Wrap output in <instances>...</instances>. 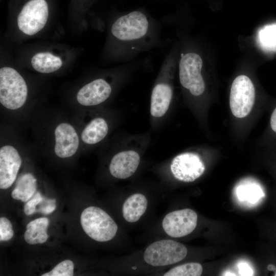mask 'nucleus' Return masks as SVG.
Returning <instances> with one entry per match:
<instances>
[{"label": "nucleus", "instance_id": "nucleus-28", "mask_svg": "<svg viewBox=\"0 0 276 276\" xmlns=\"http://www.w3.org/2000/svg\"><path fill=\"white\" fill-rule=\"evenodd\" d=\"M267 268L269 270H275L276 269L275 267L273 265H268Z\"/></svg>", "mask_w": 276, "mask_h": 276}, {"label": "nucleus", "instance_id": "nucleus-9", "mask_svg": "<svg viewBox=\"0 0 276 276\" xmlns=\"http://www.w3.org/2000/svg\"><path fill=\"white\" fill-rule=\"evenodd\" d=\"M170 169L176 179L189 182L194 181L203 174L205 166L198 154L185 152L173 159Z\"/></svg>", "mask_w": 276, "mask_h": 276}, {"label": "nucleus", "instance_id": "nucleus-29", "mask_svg": "<svg viewBox=\"0 0 276 276\" xmlns=\"http://www.w3.org/2000/svg\"><path fill=\"white\" fill-rule=\"evenodd\" d=\"M274 275H275V276H276V272L275 273V274H274Z\"/></svg>", "mask_w": 276, "mask_h": 276}, {"label": "nucleus", "instance_id": "nucleus-6", "mask_svg": "<svg viewBox=\"0 0 276 276\" xmlns=\"http://www.w3.org/2000/svg\"><path fill=\"white\" fill-rule=\"evenodd\" d=\"M202 65V59L199 54L193 52L181 54L179 62L180 83L194 96L201 95L205 90L201 75Z\"/></svg>", "mask_w": 276, "mask_h": 276}, {"label": "nucleus", "instance_id": "nucleus-16", "mask_svg": "<svg viewBox=\"0 0 276 276\" xmlns=\"http://www.w3.org/2000/svg\"><path fill=\"white\" fill-rule=\"evenodd\" d=\"M147 205V199L143 194L135 193L131 195L123 205L124 218L127 222L131 223L138 221L145 212Z\"/></svg>", "mask_w": 276, "mask_h": 276}, {"label": "nucleus", "instance_id": "nucleus-24", "mask_svg": "<svg viewBox=\"0 0 276 276\" xmlns=\"http://www.w3.org/2000/svg\"><path fill=\"white\" fill-rule=\"evenodd\" d=\"M14 235L12 225L6 217L0 218V240L7 241L10 240Z\"/></svg>", "mask_w": 276, "mask_h": 276}, {"label": "nucleus", "instance_id": "nucleus-1", "mask_svg": "<svg viewBox=\"0 0 276 276\" xmlns=\"http://www.w3.org/2000/svg\"><path fill=\"white\" fill-rule=\"evenodd\" d=\"M152 29L148 16L142 11L134 10L118 18L111 32L123 48L125 58L145 48L151 40Z\"/></svg>", "mask_w": 276, "mask_h": 276}, {"label": "nucleus", "instance_id": "nucleus-25", "mask_svg": "<svg viewBox=\"0 0 276 276\" xmlns=\"http://www.w3.org/2000/svg\"><path fill=\"white\" fill-rule=\"evenodd\" d=\"M43 198L39 191H36L34 195L28 201L24 206L25 214L29 216L36 212V206Z\"/></svg>", "mask_w": 276, "mask_h": 276}, {"label": "nucleus", "instance_id": "nucleus-18", "mask_svg": "<svg viewBox=\"0 0 276 276\" xmlns=\"http://www.w3.org/2000/svg\"><path fill=\"white\" fill-rule=\"evenodd\" d=\"M36 191L37 179L32 173L27 172L18 178L11 196L15 200L27 202Z\"/></svg>", "mask_w": 276, "mask_h": 276}, {"label": "nucleus", "instance_id": "nucleus-21", "mask_svg": "<svg viewBox=\"0 0 276 276\" xmlns=\"http://www.w3.org/2000/svg\"><path fill=\"white\" fill-rule=\"evenodd\" d=\"M261 46L267 51L276 50V24L265 26L259 32Z\"/></svg>", "mask_w": 276, "mask_h": 276}, {"label": "nucleus", "instance_id": "nucleus-15", "mask_svg": "<svg viewBox=\"0 0 276 276\" xmlns=\"http://www.w3.org/2000/svg\"><path fill=\"white\" fill-rule=\"evenodd\" d=\"M108 129V125L104 118H95L84 128L81 134V139L86 144H96L106 137Z\"/></svg>", "mask_w": 276, "mask_h": 276}, {"label": "nucleus", "instance_id": "nucleus-26", "mask_svg": "<svg viewBox=\"0 0 276 276\" xmlns=\"http://www.w3.org/2000/svg\"><path fill=\"white\" fill-rule=\"evenodd\" d=\"M39 204L40 206L37 209L36 212L45 215L49 214L56 209V199L46 198L43 197L42 200Z\"/></svg>", "mask_w": 276, "mask_h": 276}, {"label": "nucleus", "instance_id": "nucleus-14", "mask_svg": "<svg viewBox=\"0 0 276 276\" xmlns=\"http://www.w3.org/2000/svg\"><path fill=\"white\" fill-rule=\"evenodd\" d=\"M140 162V156L137 152L132 150L120 151L112 158L109 170L114 177L126 179L135 173Z\"/></svg>", "mask_w": 276, "mask_h": 276}, {"label": "nucleus", "instance_id": "nucleus-20", "mask_svg": "<svg viewBox=\"0 0 276 276\" xmlns=\"http://www.w3.org/2000/svg\"><path fill=\"white\" fill-rule=\"evenodd\" d=\"M262 191L260 187L255 183L243 182L236 188V193L240 201L246 202L252 205L260 197Z\"/></svg>", "mask_w": 276, "mask_h": 276}, {"label": "nucleus", "instance_id": "nucleus-27", "mask_svg": "<svg viewBox=\"0 0 276 276\" xmlns=\"http://www.w3.org/2000/svg\"><path fill=\"white\" fill-rule=\"evenodd\" d=\"M239 273L241 275H252L254 272L250 266L245 263H240L238 264Z\"/></svg>", "mask_w": 276, "mask_h": 276}, {"label": "nucleus", "instance_id": "nucleus-22", "mask_svg": "<svg viewBox=\"0 0 276 276\" xmlns=\"http://www.w3.org/2000/svg\"><path fill=\"white\" fill-rule=\"evenodd\" d=\"M203 268L198 263H189L175 267L166 272L164 276H199Z\"/></svg>", "mask_w": 276, "mask_h": 276}, {"label": "nucleus", "instance_id": "nucleus-19", "mask_svg": "<svg viewBox=\"0 0 276 276\" xmlns=\"http://www.w3.org/2000/svg\"><path fill=\"white\" fill-rule=\"evenodd\" d=\"M31 64L36 71L48 74L58 70L62 62L60 58L50 52H40L33 56Z\"/></svg>", "mask_w": 276, "mask_h": 276}, {"label": "nucleus", "instance_id": "nucleus-8", "mask_svg": "<svg viewBox=\"0 0 276 276\" xmlns=\"http://www.w3.org/2000/svg\"><path fill=\"white\" fill-rule=\"evenodd\" d=\"M48 15V5L45 0H30L18 14V28L27 35H34L43 28Z\"/></svg>", "mask_w": 276, "mask_h": 276}, {"label": "nucleus", "instance_id": "nucleus-2", "mask_svg": "<svg viewBox=\"0 0 276 276\" xmlns=\"http://www.w3.org/2000/svg\"><path fill=\"white\" fill-rule=\"evenodd\" d=\"M28 87L22 77L10 67L0 69V102L6 108L16 110L25 104Z\"/></svg>", "mask_w": 276, "mask_h": 276}, {"label": "nucleus", "instance_id": "nucleus-5", "mask_svg": "<svg viewBox=\"0 0 276 276\" xmlns=\"http://www.w3.org/2000/svg\"><path fill=\"white\" fill-rule=\"evenodd\" d=\"M187 249L182 244L172 240H162L149 245L144 254L145 261L151 266H167L182 260Z\"/></svg>", "mask_w": 276, "mask_h": 276}, {"label": "nucleus", "instance_id": "nucleus-3", "mask_svg": "<svg viewBox=\"0 0 276 276\" xmlns=\"http://www.w3.org/2000/svg\"><path fill=\"white\" fill-rule=\"evenodd\" d=\"M80 223L85 233L99 242L111 240L118 231V226L112 218L96 206H89L83 211Z\"/></svg>", "mask_w": 276, "mask_h": 276}, {"label": "nucleus", "instance_id": "nucleus-12", "mask_svg": "<svg viewBox=\"0 0 276 276\" xmlns=\"http://www.w3.org/2000/svg\"><path fill=\"white\" fill-rule=\"evenodd\" d=\"M54 152L60 158L74 155L79 146V137L75 128L68 123L62 122L54 130Z\"/></svg>", "mask_w": 276, "mask_h": 276}, {"label": "nucleus", "instance_id": "nucleus-23", "mask_svg": "<svg viewBox=\"0 0 276 276\" xmlns=\"http://www.w3.org/2000/svg\"><path fill=\"white\" fill-rule=\"evenodd\" d=\"M74 265L71 260H64L51 270L42 274V276H72L74 274Z\"/></svg>", "mask_w": 276, "mask_h": 276}, {"label": "nucleus", "instance_id": "nucleus-4", "mask_svg": "<svg viewBox=\"0 0 276 276\" xmlns=\"http://www.w3.org/2000/svg\"><path fill=\"white\" fill-rule=\"evenodd\" d=\"M170 54L165 59L157 83L154 86L150 101V113L154 118H160L168 111L172 100L173 89L169 82L175 64Z\"/></svg>", "mask_w": 276, "mask_h": 276}, {"label": "nucleus", "instance_id": "nucleus-11", "mask_svg": "<svg viewBox=\"0 0 276 276\" xmlns=\"http://www.w3.org/2000/svg\"><path fill=\"white\" fill-rule=\"evenodd\" d=\"M22 159L16 148L5 145L0 149V188L10 187L17 178Z\"/></svg>", "mask_w": 276, "mask_h": 276}, {"label": "nucleus", "instance_id": "nucleus-13", "mask_svg": "<svg viewBox=\"0 0 276 276\" xmlns=\"http://www.w3.org/2000/svg\"><path fill=\"white\" fill-rule=\"evenodd\" d=\"M111 91L109 83L103 79H97L83 86L78 92L76 99L83 106L97 105L105 101Z\"/></svg>", "mask_w": 276, "mask_h": 276}, {"label": "nucleus", "instance_id": "nucleus-7", "mask_svg": "<svg viewBox=\"0 0 276 276\" xmlns=\"http://www.w3.org/2000/svg\"><path fill=\"white\" fill-rule=\"evenodd\" d=\"M255 88L247 76L241 75L233 81L229 95V106L233 114L243 118L251 111L255 100Z\"/></svg>", "mask_w": 276, "mask_h": 276}, {"label": "nucleus", "instance_id": "nucleus-10", "mask_svg": "<svg viewBox=\"0 0 276 276\" xmlns=\"http://www.w3.org/2000/svg\"><path fill=\"white\" fill-rule=\"evenodd\" d=\"M197 215L190 209L176 210L167 214L162 222L166 233L173 238L186 236L196 228Z\"/></svg>", "mask_w": 276, "mask_h": 276}, {"label": "nucleus", "instance_id": "nucleus-17", "mask_svg": "<svg viewBox=\"0 0 276 276\" xmlns=\"http://www.w3.org/2000/svg\"><path fill=\"white\" fill-rule=\"evenodd\" d=\"M49 220L46 217L37 218L30 221L26 226L24 238L29 244H42L45 243L49 236L47 228Z\"/></svg>", "mask_w": 276, "mask_h": 276}]
</instances>
